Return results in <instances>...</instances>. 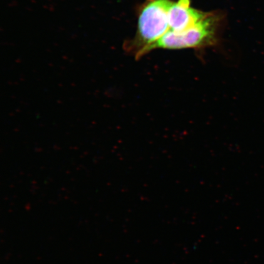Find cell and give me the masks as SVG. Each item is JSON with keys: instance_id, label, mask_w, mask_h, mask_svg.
Instances as JSON below:
<instances>
[{"instance_id": "3", "label": "cell", "mask_w": 264, "mask_h": 264, "mask_svg": "<svg viewBox=\"0 0 264 264\" xmlns=\"http://www.w3.org/2000/svg\"><path fill=\"white\" fill-rule=\"evenodd\" d=\"M208 13L193 8L190 0L174 1L169 10V31L181 32L190 28L203 19Z\"/></svg>"}, {"instance_id": "2", "label": "cell", "mask_w": 264, "mask_h": 264, "mask_svg": "<svg viewBox=\"0 0 264 264\" xmlns=\"http://www.w3.org/2000/svg\"><path fill=\"white\" fill-rule=\"evenodd\" d=\"M223 16L218 12H209L195 26L181 32L168 31L147 54L156 49H198L214 46L218 41Z\"/></svg>"}, {"instance_id": "1", "label": "cell", "mask_w": 264, "mask_h": 264, "mask_svg": "<svg viewBox=\"0 0 264 264\" xmlns=\"http://www.w3.org/2000/svg\"><path fill=\"white\" fill-rule=\"evenodd\" d=\"M171 0H145L138 11V27L133 38L124 44V49L139 59L148 49L169 30L168 13Z\"/></svg>"}]
</instances>
